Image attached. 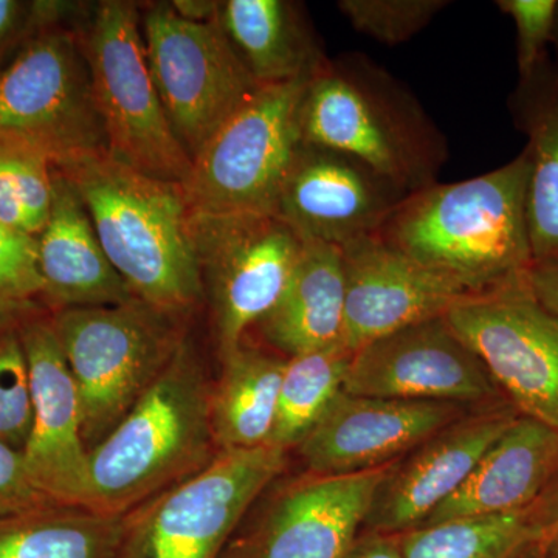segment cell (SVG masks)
<instances>
[{
	"label": "cell",
	"instance_id": "23",
	"mask_svg": "<svg viewBox=\"0 0 558 558\" xmlns=\"http://www.w3.org/2000/svg\"><path fill=\"white\" fill-rule=\"evenodd\" d=\"M513 116L526 134V220L534 263L558 264V70L549 60L512 98Z\"/></svg>",
	"mask_w": 558,
	"mask_h": 558
},
{
	"label": "cell",
	"instance_id": "19",
	"mask_svg": "<svg viewBox=\"0 0 558 558\" xmlns=\"http://www.w3.org/2000/svg\"><path fill=\"white\" fill-rule=\"evenodd\" d=\"M347 281L343 347L355 352L396 330L446 317L469 293L392 248L379 234L341 247Z\"/></svg>",
	"mask_w": 558,
	"mask_h": 558
},
{
	"label": "cell",
	"instance_id": "5",
	"mask_svg": "<svg viewBox=\"0 0 558 558\" xmlns=\"http://www.w3.org/2000/svg\"><path fill=\"white\" fill-rule=\"evenodd\" d=\"M172 318L137 299L65 307L50 318L78 388L87 450L112 432L182 347Z\"/></svg>",
	"mask_w": 558,
	"mask_h": 558
},
{
	"label": "cell",
	"instance_id": "27",
	"mask_svg": "<svg viewBox=\"0 0 558 558\" xmlns=\"http://www.w3.org/2000/svg\"><path fill=\"white\" fill-rule=\"evenodd\" d=\"M126 515L81 508L32 510L0 521V558H116Z\"/></svg>",
	"mask_w": 558,
	"mask_h": 558
},
{
	"label": "cell",
	"instance_id": "9",
	"mask_svg": "<svg viewBox=\"0 0 558 558\" xmlns=\"http://www.w3.org/2000/svg\"><path fill=\"white\" fill-rule=\"evenodd\" d=\"M83 49L109 156L150 178L182 185L191 159L154 86L134 5L100 3Z\"/></svg>",
	"mask_w": 558,
	"mask_h": 558
},
{
	"label": "cell",
	"instance_id": "36",
	"mask_svg": "<svg viewBox=\"0 0 558 558\" xmlns=\"http://www.w3.org/2000/svg\"><path fill=\"white\" fill-rule=\"evenodd\" d=\"M526 284L534 299L558 317V264H532L526 274Z\"/></svg>",
	"mask_w": 558,
	"mask_h": 558
},
{
	"label": "cell",
	"instance_id": "12",
	"mask_svg": "<svg viewBox=\"0 0 558 558\" xmlns=\"http://www.w3.org/2000/svg\"><path fill=\"white\" fill-rule=\"evenodd\" d=\"M446 319L517 413L558 429V317L534 299L526 275L469 296Z\"/></svg>",
	"mask_w": 558,
	"mask_h": 558
},
{
	"label": "cell",
	"instance_id": "17",
	"mask_svg": "<svg viewBox=\"0 0 558 558\" xmlns=\"http://www.w3.org/2000/svg\"><path fill=\"white\" fill-rule=\"evenodd\" d=\"M28 363L32 428L22 450L32 483L51 502L81 508L89 450L83 438L78 388L50 318H28L20 326Z\"/></svg>",
	"mask_w": 558,
	"mask_h": 558
},
{
	"label": "cell",
	"instance_id": "31",
	"mask_svg": "<svg viewBox=\"0 0 558 558\" xmlns=\"http://www.w3.org/2000/svg\"><path fill=\"white\" fill-rule=\"evenodd\" d=\"M502 13L512 17L517 31V64L526 80L546 60L553 46L558 0H497Z\"/></svg>",
	"mask_w": 558,
	"mask_h": 558
},
{
	"label": "cell",
	"instance_id": "34",
	"mask_svg": "<svg viewBox=\"0 0 558 558\" xmlns=\"http://www.w3.org/2000/svg\"><path fill=\"white\" fill-rule=\"evenodd\" d=\"M51 506L32 483L21 451L0 442V521Z\"/></svg>",
	"mask_w": 558,
	"mask_h": 558
},
{
	"label": "cell",
	"instance_id": "15",
	"mask_svg": "<svg viewBox=\"0 0 558 558\" xmlns=\"http://www.w3.org/2000/svg\"><path fill=\"white\" fill-rule=\"evenodd\" d=\"M405 197L354 157L301 143L279 193L277 216L301 241L341 248L379 233Z\"/></svg>",
	"mask_w": 558,
	"mask_h": 558
},
{
	"label": "cell",
	"instance_id": "18",
	"mask_svg": "<svg viewBox=\"0 0 558 558\" xmlns=\"http://www.w3.org/2000/svg\"><path fill=\"white\" fill-rule=\"evenodd\" d=\"M517 416L509 403L472 411L399 459L377 488L363 531L402 535L421 527L464 486Z\"/></svg>",
	"mask_w": 558,
	"mask_h": 558
},
{
	"label": "cell",
	"instance_id": "40",
	"mask_svg": "<svg viewBox=\"0 0 558 558\" xmlns=\"http://www.w3.org/2000/svg\"><path fill=\"white\" fill-rule=\"evenodd\" d=\"M545 558H558V521L546 543Z\"/></svg>",
	"mask_w": 558,
	"mask_h": 558
},
{
	"label": "cell",
	"instance_id": "13",
	"mask_svg": "<svg viewBox=\"0 0 558 558\" xmlns=\"http://www.w3.org/2000/svg\"><path fill=\"white\" fill-rule=\"evenodd\" d=\"M343 391L366 398L497 405L501 392L446 317L427 319L352 352Z\"/></svg>",
	"mask_w": 558,
	"mask_h": 558
},
{
	"label": "cell",
	"instance_id": "32",
	"mask_svg": "<svg viewBox=\"0 0 558 558\" xmlns=\"http://www.w3.org/2000/svg\"><path fill=\"white\" fill-rule=\"evenodd\" d=\"M43 292L38 238L0 226V300L32 303Z\"/></svg>",
	"mask_w": 558,
	"mask_h": 558
},
{
	"label": "cell",
	"instance_id": "38",
	"mask_svg": "<svg viewBox=\"0 0 558 558\" xmlns=\"http://www.w3.org/2000/svg\"><path fill=\"white\" fill-rule=\"evenodd\" d=\"M33 303L0 300V333L20 328L22 323L32 318Z\"/></svg>",
	"mask_w": 558,
	"mask_h": 558
},
{
	"label": "cell",
	"instance_id": "7",
	"mask_svg": "<svg viewBox=\"0 0 558 558\" xmlns=\"http://www.w3.org/2000/svg\"><path fill=\"white\" fill-rule=\"evenodd\" d=\"M275 446L218 451L207 468L126 513L116 558H220L256 499L282 475Z\"/></svg>",
	"mask_w": 558,
	"mask_h": 558
},
{
	"label": "cell",
	"instance_id": "6",
	"mask_svg": "<svg viewBox=\"0 0 558 558\" xmlns=\"http://www.w3.org/2000/svg\"><path fill=\"white\" fill-rule=\"evenodd\" d=\"M311 78L260 86L208 138L182 183L190 209L277 216L279 193L303 143L300 109Z\"/></svg>",
	"mask_w": 558,
	"mask_h": 558
},
{
	"label": "cell",
	"instance_id": "11",
	"mask_svg": "<svg viewBox=\"0 0 558 558\" xmlns=\"http://www.w3.org/2000/svg\"><path fill=\"white\" fill-rule=\"evenodd\" d=\"M189 230L211 289L220 357L238 349L288 286L303 241L275 215H207L190 209Z\"/></svg>",
	"mask_w": 558,
	"mask_h": 558
},
{
	"label": "cell",
	"instance_id": "28",
	"mask_svg": "<svg viewBox=\"0 0 558 558\" xmlns=\"http://www.w3.org/2000/svg\"><path fill=\"white\" fill-rule=\"evenodd\" d=\"M351 355L339 344L286 359L270 446L290 451L303 442L343 391Z\"/></svg>",
	"mask_w": 558,
	"mask_h": 558
},
{
	"label": "cell",
	"instance_id": "33",
	"mask_svg": "<svg viewBox=\"0 0 558 558\" xmlns=\"http://www.w3.org/2000/svg\"><path fill=\"white\" fill-rule=\"evenodd\" d=\"M16 183L22 208L32 234H40L49 222L53 204V167L46 157L32 150L2 145Z\"/></svg>",
	"mask_w": 558,
	"mask_h": 558
},
{
	"label": "cell",
	"instance_id": "16",
	"mask_svg": "<svg viewBox=\"0 0 558 558\" xmlns=\"http://www.w3.org/2000/svg\"><path fill=\"white\" fill-rule=\"evenodd\" d=\"M468 414V407L454 403L366 398L341 391L295 450L314 475H357L395 464Z\"/></svg>",
	"mask_w": 558,
	"mask_h": 558
},
{
	"label": "cell",
	"instance_id": "1",
	"mask_svg": "<svg viewBox=\"0 0 558 558\" xmlns=\"http://www.w3.org/2000/svg\"><path fill=\"white\" fill-rule=\"evenodd\" d=\"M526 150L461 182L433 183L405 197L379 236L469 295L515 281L531 269Z\"/></svg>",
	"mask_w": 558,
	"mask_h": 558
},
{
	"label": "cell",
	"instance_id": "8",
	"mask_svg": "<svg viewBox=\"0 0 558 558\" xmlns=\"http://www.w3.org/2000/svg\"><path fill=\"white\" fill-rule=\"evenodd\" d=\"M0 143L57 170L109 154L83 44L69 33L39 36L0 72Z\"/></svg>",
	"mask_w": 558,
	"mask_h": 558
},
{
	"label": "cell",
	"instance_id": "2",
	"mask_svg": "<svg viewBox=\"0 0 558 558\" xmlns=\"http://www.w3.org/2000/svg\"><path fill=\"white\" fill-rule=\"evenodd\" d=\"M209 387L186 341L112 432L89 451L81 509L126 515L207 468L218 449Z\"/></svg>",
	"mask_w": 558,
	"mask_h": 558
},
{
	"label": "cell",
	"instance_id": "25",
	"mask_svg": "<svg viewBox=\"0 0 558 558\" xmlns=\"http://www.w3.org/2000/svg\"><path fill=\"white\" fill-rule=\"evenodd\" d=\"M219 20L259 86L311 78L326 62L299 10L286 0H229Z\"/></svg>",
	"mask_w": 558,
	"mask_h": 558
},
{
	"label": "cell",
	"instance_id": "37",
	"mask_svg": "<svg viewBox=\"0 0 558 558\" xmlns=\"http://www.w3.org/2000/svg\"><path fill=\"white\" fill-rule=\"evenodd\" d=\"M343 558H403L400 537L363 531Z\"/></svg>",
	"mask_w": 558,
	"mask_h": 558
},
{
	"label": "cell",
	"instance_id": "20",
	"mask_svg": "<svg viewBox=\"0 0 558 558\" xmlns=\"http://www.w3.org/2000/svg\"><path fill=\"white\" fill-rule=\"evenodd\" d=\"M557 478L558 429L519 414L481 458L464 486L422 526L527 508Z\"/></svg>",
	"mask_w": 558,
	"mask_h": 558
},
{
	"label": "cell",
	"instance_id": "24",
	"mask_svg": "<svg viewBox=\"0 0 558 558\" xmlns=\"http://www.w3.org/2000/svg\"><path fill=\"white\" fill-rule=\"evenodd\" d=\"M558 521V486L527 508L413 529L399 535L403 558H545Z\"/></svg>",
	"mask_w": 558,
	"mask_h": 558
},
{
	"label": "cell",
	"instance_id": "22",
	"mask_svg": "<svg viewBox=\"0 0 558 558\" xmlns=\"http://www.w3.org/2000/svg\"><path fill=\"white\" fill-rule=\"evenodd\" d=\"M343 255L336 245L303 241L288 286L258 328L286 359L343 344Z\"/></svg>",
	"mask_w": 558,
	"mask_h": 558
},
{
	"label": "cell",
	"instance_id": "39",
	"mask_svg": "<svg viewBox=\"0 0 558 558\" xmlns=\"http://www.w3.org/2000/svg\"><path fill=\"white\" fill-rule=\"evenodd\" d=\"M21 3L14 0H0V44L9 38L20 20Z\"/></svg>",
	"mask_w": 558,
	"mask_h": 558
},
{
	"label": "cell",
	"instance_id": "35",
	"mask_svg": "<svg viewBox=\"0 0 558 558\" xmlns=\"http://www.w3.org/2000/svg\"><path fill=\"white\" fill-rule=\"evenodd\" d=\"M0 226L31 233L27 216H25L24 208H22L16 183H14L9 159H7L2 146H0Z\"/></svg>",
	"mask_w": 558,
	"mask_h": 558
},
{
	"label": "cell",
	"instance_id": "4",
	"mask_svg": "<svg viewBox=\"0 0 558 558\" xmlns=\"http://www.w3.org/2000/svg\"><path fill=\"white\" fill-rule=\"evenodd\" d=\"M301 142L348 154L409 196L436 183L447 142L421 102L363 54L328 61L304 90Z\"/></svg>",
	"mask_w": 558,
	"mask_h": 558
},
{
	"label": "cell",
	"instance_id": "26",
	"mask_svg": "<svg viewBox=\"0 0 558 558\" xmlns=\"http://www.w3.org/2000/svg\"><path fill=\"white\" fill-rule=\"evenodd\" d=\"M220 360L222 374L209 395L216 449L270 446L286 357L241 344Z\"/></svg>",
	"mask_w": 558,
	"mask_h": 558
},
{
	"label": "cell",
	"instance_id": "21",
	"mask_svg": "<svg viewBox=\"0 0 558 558\" xmlns=\"http://www.w3.org/2000/svg\"><path fill=\"white\" fill-rule=\"evenodd\" d=\"M38 241L43 295L58 310L110 306L134 299L106 256L80 194L57 168L49 222Z\"/></svg>",
	"mask_w": 558,
	"mask_h": 558
},
{
	"label": "cell",
	"instance_id": "30",
	"mask_svg": "<svg viewBox=\"0 0 558 558\" xmlns=\"http://www.w3.org/2000/svg\"><path fill=\"white\" fill-rule=\"evenodd\" d=\"M32 428L28 363L20 328L0 333V442L24 450Z\"/></svg>",
	"mask_w": 558,
	"mask_h": 558
},
{
	"label": "cell",
	"instance_id": "41",
	"mask_svg": "<svg viewBox=\"0 0 558 558\" xmlns=\"http://www.w3.org/2000/svg\"><path fill=\"white\" fill-rule=\"evenodd\" d=\"M553 47L554 50H556V68L558 70V10H557V17H556V28H554V38H553Z\"/></svg>",
	"mask_w": 558,
	"mask_h": 558
},
{
	"label": "cell",
	"instance_id": "14",
	"mask_svg": "<svg viewBox=\"0 0 558 558\" xmlns=\"http://www.w3.org/2000/svg\"><path fill=\"white\" fill-rule=\"evenodd\" d=\"M391 465L349 476L306 472L290 481L234 532L220 558H343Z\"/></svg>",
	"mask_w": 558,
	"mask_h": 558
},
{
	"label": "cell",
	"instance_id": "3",
	"mask_svg": "<svg viewBox=\"0 0 558 558\" xmlns=\"http://www.w3.org/2000/svg\"><path fill=\"white\" fill-rule=\"evenodd\" d=\"M61 171L132 296L165 314L196 306L205 292L182 185L150 178L109 154Z\"/></svg>",
	"mask_w": 558,
	"mask_h": 558
},
{
	"label": "cell",
	"instance_id": "29",
	"mask_svg": "<svg viewBox=\"0 0 558 558\" xmlns=\"http://www.w3.org/2000/svg\"><path fill=\"white\" fill-rule=\"evenodd\" d=\"M450 3L449 0H340L337 7L360 35L392 47L414 38Z\"/></svg>",
	"mask_w": 558,
	"mask_h": 558
},
{
	"label": "cell",
	"instance_id": "10",
	"mask_svg": "<svg viewBox=\"0 0 558 558\" xmlns=\"http://www.w3.org/2000/svg\"><path fill=\"white\" fill-rule=\"evenodd\" d=\"M143 28L154 86L172 132L193 160L260 86L238 57L219 17L190 21L172 5H156Z\"/></svg>",
	"mask_w": 558,
	"mask_h": 558
}]
</instances>
